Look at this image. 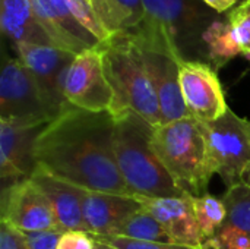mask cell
Masks as SVG:
<instances>
[{"label":"cell","instance_id":"1","mask_svg":"<svg viewBox=\"0 0 250 249\" xmlns=\"http://www.w3.org/2000/svg\"><path fill=\"white\" fill-rule=\"evenodd\" d=\"M114 116L70 107L35 141L37 166L86 191L130 195L114 156Z\"/></svg>","mask_w":250,"mask_h":249},{"label":"cell","instance_id":"2","mask_svg":"<svg viewBox=\"0 0 250 249\" xmlns=\"http://www.w3.org/2000/svg\"><path fill=\"white\" fill-rule=\"evenodd\" d=\"M144 21L130 32L141 47L168 51L189 60V53L207 56L204 34L220 19L202 0H144Z\"/></svg>","mask_w":250,"mask_h":249},{"label":"cell","instance_id":"3","mask_svg":"<svg viewBox=\"0 0 250 249\" xmlns=\"http://www.w3.org/2000/svg\"><path fill=\"white\" fill-rule=\"evenodd\" d=\"M154 128L130 109L114 114V156L125 183L133 197H185L152 147Z\"/></svg>","mask_w":250,"mask_h":249},{"label":"cell","instance_id":"4","mask_svg":"<svg viewBox=\"0 0 250 249\" xmlns=\"http://www.w3.org/2000/svg\"><path fill=\"white\" fill-rule=\"evenodd\" d=\"M98 50L105 76L116 95L114 114L123 109H130L152 126H160L158 95L133 35L127 32L111 35L98 45Z\"/></svg>","mask_w":250,"mask_h":249},{"label":"cell","instance_id":"5","mask_svg":"<svg viewBox=\"0 0 250 249\" xmlns=\"http://www.w3.org/2000/svg\"><path fill=\"white\" fill-rule=\"evenodd\" d=\"M152 147L176 185L186 194H208L215 175L199 120L188 116L154 128Z\"/></svg>","mask_w":250,"mask_h":249},{"label":"cell","instance_id":"6","mask_svg":"<svg viewBox=\"0 0 250 249\" xmlns=\"http://www.w3.org/2000/svg\"><path fill=\"white\" fill-rule=\"evenodd\" d=\"M215 175L227 188L242 182L250 166V120L229 109L220 119L199 122Z\"/></svg>","mask_w":250,"mask_h":249},{"label":"cell","instance_id":"7","mask_svg":"<svg viewBox=\"0 0 250 249\" xmlns=\"http://www.w3.org/2000/svg\"><path fill=\"white\" fill-rule=\"evenodd\" d=\"M18 59L32 75L50 119L54 120L72 106L64 98L67 70L76 54L50 45L13 44Z\"/></svg>","mask_w":250,"mask_h":249},{"label":"cell","instance_id":"8","mask_svg":"<svg viewBox=\"0 0 250 249\" xmlns=\"http://www.w3.org/2000/svg\"><path fill=\"white\" fill-rule=\"evenodd\" d=\"M0 120L45 126L51 122L40 90L19 59L6 57L0 76Z\"/></svg>","mask_w":250,"mask_h":249},{"label":"cell","instance_id":"9","mask_svg":"<svg viewBox=\"0 0 250 249\" xmlns=\"http://www.w3.org/2000/svg\"><path fill=\"white\" fill-rule=\"evenodd\" d=\"M64 98L75 109L114 114L116 95L105 76L98 47L75 56L64 82Z\"/></svg>","mask_w":250,"mask_h":249},{"label":"cell","instance_id":"10","mask_svg":"<svg viewBox=\"0 0 250 249\" xmlns=\"http://www.w3.org/2000/svg\"><path fill=\"white\" fill-rule=\"evenodd\" d=\"M180 91L190 116L202 123L220 119L230 107L217 69L202 60H180Z\"/></svg>","mask_w":250,"mask_h":249},{"label":"cell","instance_id":"11","mask_svg":"<svg viewBox=\"0 0 250 249\" xmlns=\"http://www.w3.org/2000/svg\"><path fill=\"white\" fill-rule=\"evenodd\" d=\"M1 222L21 232L60 230L47 198L31 179L1 191Z\"/></svg>","mask_w":250,"mask_h":249},{"label":"cell","instance_id":"12","mask_svg":"<svg viewBox=\"0 0 250 249\" xmlns=\"http://www.w3.org/2000/svg\"><path fill=\"white\" fill-rule=\"evenodd\" d=\"M42 128L0 120L1 191L32 176L37 167L35 141Z\"/></svg>","mask_w":250,"mask_h":249},{"label":"cell","instance_id":"13","mask_svg":"<svg viewBox=\"0 0 250 249\" xmlns=\"http://www.w3.org/2000/svg\"><path fill=\"white\" fill-rule=\"evenodd\" d=\"M141 51L158 95L161 125L190 116L185 106L179 81L180 60L183 59L157 48L141 47Z\"/></svg>","mask_w":250,"mask_h":249},{"label":"cell","instance_id":"14","mask_svg":"<svg viewBox=\"0 0 250 249\" xmlns=\"http://www.w3.org/2000/svg\"><path fill=\"white\" fill-rule=\"evenodd\" d=\"M35 15L57 48L81 54L101 43L73 16L66 0H31Z\"/></svg>","mask_w":250,"mask_h":249},{"label":"cell","instance_id":"15","mask_svg":"<svg viewBox=\"0 0 250 249\" xmlns=\"http://www.w3.org/2000/svg\"><path fill=\"white\" fill-rule=\"evenodd\" d=\"M142 207L152 214L174 244L204 248V238L196 222L189 194L174 198L136 197Z\"/></svg>","mask_w":250,"mask_h":249},{"label":"cell","instance_id":"16","mask_svg":"<svg viewBox=\"0 0 250 249\" xmlns=\"http://www.w3.org/2000/svg\"><path fill=\"white\" fill-rule=\"evenodd\" d=\"M32 183L42 192L47 198L53 214L56 217L57 226L62 232L67 230H83V197L86 189L79 188L70 182H66L41 167H35L32 176L29 178Z\"/></svg>","mask_w":250,"mask_h":249},{"label":"cell","instance_id":"17","mask_svg":"<svg viewBox=\"0 0 250 249\" xmlns=\"http://www.w3.org/2000/svg\"><path fill=\"white\" fill-rule=\"evenodd\" d=\"M139 210H142V204L133 195L86 191L82 205L85 229L94 236H113Z\"/></svg>","mask_w":250,"mask_h":249},{"label":"cell","instance_id":"18","mask_svg":"<svg viewBox=\"0 0 250 249\" xmlns=\"http://www.w3.org/2000/svg\"><path fill=\"white\" fill-rule=\"evenodd\" d=\"M0 26L13 43L56 47L47 31L40 23L31 0H1Z\"/></svg>","mask_w":250,"mask_h":249},{"label":"cell","instance_id":"19","mask_svg":"<svg viewBox=\"0 0 250 249\" xmlns=\"http://www.w3.org/2000/svg\"><path fill=\"white\" fill-rule=\"evenodd\" d=\"M98 19L108 32L130 34L144 21V0H89Z\"/></svg>","mask_w":250,"mask_h":249},{"label":"cell","instance_id":"20","mask_svg":"<svg viewBox=\"0 0 250 249\" xmlns=\"http://www.w3.org/2000/svg\"><path fill=\"white\" fill-rule=\"evenodd\" d=\"M204 41L207 45L209 65L212 63L215 69L224 66L233 57L242 54L229 21L217 19L212 22L204 34Z\"/></svg>","mask_w":250,"mask_h":249},{"label":"cell","instance_id":"21","mask_svg":"<svg viewBox=\"0 0 250 249\" xmlns=\"http://www.w3.org/2000/svg\"><path fill=\"white\" fill-rule=\"evenodd\" d=\"M189 198L204 241L212 239L226 226L227 222V208L223 198L211 194L201 197L189 195Z\"/></svg>","mask_w":250,"mask_h":249},{"label":"cell","instance_id":"22","mask_svg":"<svg viewBox=\"0 0 250 249\" xmlns=\"http://www.w3.org/2000/svg\"><path fill=\"white\" fill-rule=\"evenodd\" d=\"M113 236L129 238L135 241L145 242H161V244H174L173 239L167 235L158 220L149 214L144 207L133 216H130L116 232Z\"/></svg>","mask_w":250,"mask_h":249},{"label":"cell","instance_id":"23","mask_svg":"<svg viewBox=\"0 0 250 249\" xmlns=\"http://www.w3.org/2000/svg\"><path fill=\"white\" fill-rule=\"evenodd\" d=\"M227 208L226 226H233L250 233V185L239 182L230 188L223 197Z\"/></svg>","mask_w":250,"mask_h":249},{"label":"cell","instance_id":"24","mask_svg":"<svg viewBox=\"0 0 250 249\" xmlns=\"http://www.w3.org/2000/svg\"><path fill=\"white\" fill-rule=\"evenodd\" d=\"M66 1L73 16L78 19V22L85 29H88L100 43H104L110 38L108 32L103 26L101 21L98 19L89 0H66Z\"/></svg>","mask_w":250,"mask_h":249},{"label":"cell","instance_id":"25","mask_svg":"<svg viewBox=\"0 0 250 249\" xmlns=\"http://www.w3.org/2000/svg\"><path fill=\"white\" fill-rule=\"evenodd\" d=\"M204 249H250V233L233 226H224L217 236L205 241Z\"/></svg>","mask_w":250,"mask_h":249},{"label":"cell","instance_id":"26","mask_svg":"<svg viewBox=\"0 0 250 249\" xmlns=\"http://www.w3.org/2000/svg\"><path fill=\"white\" fill-rule=\"evenodd\" d=\"M94 239L117 249H204L192 248V247L179 245V244H161V242L135 241V239H129V238H122V236H94Z\"/></svg>","mask_w":250,"mask_h":249},{"label":"cell","instance_id":"27","mask_svg":"<svg viewBox=\"0 0 250 249\" xmlns=\"http://www.w3.org/2000/svg\"><path fill=\"white\" fill-rule=\"evenodd\" d=\"M57 249H97V241L88 232L67 230L62 233Z\"/></svg>","mask_w":250,"mask_h":249},{"label":"cell","instance_id":"28","mask_svg":"<svg viewBox=\"0 0 250 249\" xmlns=\"http://www.w3.org/2000/svg\"><path fill=\"white\" fill-rule=\"evenodd\" d=\"M62 230H45V232H23L29 249H57V244L62 236Z\"/></svg>","mask_w":250,"mask_h":249},{"label":"cell","instance_id":"29","mask_svg":"<svg viewBox=\"0 0 250 249\" xmlns=\"http://www.w3.org/2000/svg\"><path fill=\"white\" fill-rule=\"evenodd\" d=\"M0 249H29V247L23 232L6 222H0Z\"/></svg>","mask_w":250,"mask_h":249},{"label":"cell","instance_id":"30","mask_svg":"<svg viewBox=\"0 0 250 249\" xmlns=\"http://www.w3.org/2000/svg\"><path fill=\"white\" fill-rule=\"evenodd\" d=\"M242 182H245V183H249V185H250V166L248 167V170H246V172L243 173Z\"/></svg>","mask_w":250,"mask_h":249},{"label":"cell","instance_id":"31","mask_svg":"<svg viewBox=\"0 0 250 249\" xmlns=\"http://www.w3.org/2000/svg\"><path fill=\"white\" fill-rule=\"evenodd\" d=\"M97 249H117V248H113V247H110V245H107V244H103V242H98V241H97Z\"/></svg>","mask_w":250,"mask_h":249},{"label":"cell","instance_id":"32","mask_svg":"<svg viewBox=\"0 0 250 249\" xmlns=\"http://www.w3.org/2000/svg\"><path fill=\"white\" fill-rule=\"evenodd\" d=\"M246 1H248V0H246ZM248 3H249V15H250V1H248Z\"/></svg>","mask_w":250,"mask_h":249},{"label":"cell","instance_id":"33","mask_svg":"<svg viewBox=\"0 0 250 249\" xmlns=\"http://www.w3.org/2000/svg\"><path fill=\"white\" fill-rule=\"evenodd\" d=\"M243 1H246V0H243Z\"/></svg>","mask_w":250,"mask_h":249},{"label":"cell","instance_id":"34","mask_svg":"<svg viewBox=\"0 0 250 249\" xmlns=\"http://www.w3.org/2000/svg\"><path fill=\"white\" fill-rule=\"evenodd\" d=\"M248 1H250V0H248Z\"/></svg>","mask_w":250,"mask_h":249}]
</instances>
